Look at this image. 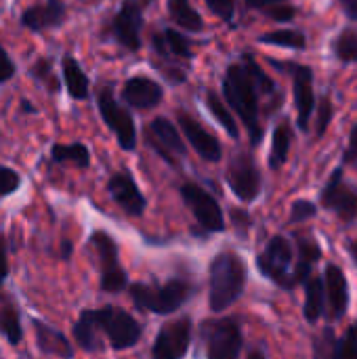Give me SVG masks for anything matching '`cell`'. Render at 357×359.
<instances>
[{
    "instance_id": "4316f807",
    "label": "cell",
    "mask_w": 357,
    "mask_h": 359,
    "mask_svg": "<svg viewBox=\"0 0 357 359\" xmlns=\"http://www.w3.org/2000/svg\"><path fill=\"white\" fill-rule=\"evenodd\" d=\"M292 126L288 120H282L276 128H274V135H271V149H269V168L271 170H280L286 162H288V156H290V147H292Z\"/></svg>"
},
{
    "instance_id": "484cf974",
    "label": "cell",
    "mask_w": 357,
    "mask_h": 359,
    "mask_svg": "<svg viewBox=\"0 0 357 359\" xmlns=\"http://www.w3.org/2000/svg\"><path fill=\"white\" fill-rule=\"evenodd\" d=\"M61 76H63V86L67 95L74 101H86L90 97V80L76 57L65 55L61 59Z\"/></svg>"
},
{
    "instance_id": "bcb514c9",
    "label": "cell",
    "mask_w": 357,
    "mask_h": 359,
    "mask_svg": "<svg viewBox=\"0 0 357 359\" xmlns=\"http://www.w3.org/2000/svg\"><path fill=\"white\" fill-rule=\"evenodd\" d=\"M231 215H234V223H236V227L240 225V229H242V231H246V229H248V225H250L248 215H246L244 210H234Z\"/></svg>"
},
{
    "instance_id": "7bdbcfd3",
    "label": "cell",
    "mask_w": 357,
    "mask_h": 359,
    "mask_svg": "<svg viewBox=\"0 0 357 359\" xmlns=\"http://www.w3.org/2000/svg\"><path fill=\"white\" fill-rule=\"evenodd\" d=\"M8 278V248H6V238L0 233V286Z\"/></svg>"
},
{
    "instance_id": "6da1fadb",
    "label": "cell",
    "mask_w": 357,
    "mask_h": 359,
    "mask_svg": "<svg viewBox=\"0 0 357 359\" xmlns=\"http://www.w3.org/2000/svg\"><path fill=\"white\" fill-rule=\"evenodd\" d=\"M282 99L276 82L265 74V69L257 63L252 53H244L238 63H231L223 78V97L229 107L238 114L242 124L246 126L252 145L263 141V124L259 101L261 97Z\"/></svg>"
},
{
    "instance_id": "9c48e42d",
    "label": "cell",
    "mask_w": 357,
    "mask_h": 359,
    "mask_svg": "<svg viewBox=\"0 0 357 359\" xmlns=\"http://www.w3.org/2000/svg\"><path fill=\"white\" fill-rule=\"evenodd\" d=\"M181 200L185 202V206L191 210L200 236H213V233H221L225 231V217L221 210V204L217 202V198L213 194H208L202 185L187 181L179 187Z\"/></svg>"
},
{
    "instance_id": "7dc6e473",
    "label": "cell",
    "mask_w": 357,
    "mask_h": 359,
    "mask_svg": "<svg viewBox=\"0 0 357 359\" xmlns=\"http://www.w3.org/2000/svg\"><path fill=\"white\" fill-rule=\"evenodd\" d=\"M72 252H74V244L69 240H63L61 242V261H69Z\"/></svg>"
},
{
    "instance_id": "2e32d148",
    "label": "cell",
    "mask_w": 357,
    "mask_h": 359,
    "mask_svg": "<svg viewBox=\"0 0 357 359\" xmlns=\"http://www.w3.org/2000/svg\"><path fill=\"white\" fill-rule=\"evenodd\" d=\"M107 194L114 204L128 217H143L147 208V198L139 189L130 170H118L107 179Z\"/></svg>"
},
{
    "instance_id": "ee69618b",
    "label": "cell",
    "mask_w": 357,
    "mask_h": 359,
    "mask_svg": "<svg viewBox=\"0 0 357 359\" xmlns=\"http://www.w3.org/2000/svg\"><path fill=\"white\" fill-rule=\"evenodd\" d=\"M282 2H288V0H246V4L250 6V8H259V11H267V8H271V6H276V4H282Z\"/></svg>"
},
{
    "instance_id": "5bb4252c",
    "label": "cell",
    "mask_w": 357,
    "mask_h": 359,
    "mask_svg": "<svg viewBox=\"0 0 357 359\" xmlns=\"http://www.w3.org/2000/svg\"><path fill=\"white\" fill-rule=\"evenodd\" d=\"M145 141L166 164L175 168L181 166V160L185 158L183 133H179L177 126L166 116H158L147 124Z\"/></svg>"
},
{
    "instance_id": "7402d4cb",
    "label": "cell",
    "mask_w": 357,
    "mask_h": 359,
    "mask_svg": "<svg viewBox=\"0 0 357 359\" xmlns=\"http://www.w3.org/2000/svg\"><path fill=\"white\" fill-rule=\"evenodd\" d=\"M32 326H34L36 347L42 355L57 359H74L76 355L74 345L61 330H57L55 326H50L42 320H32Z\"/></svg>"
},
{
    "instance_id": "f1b7e54d",
    "label": "cell",
    "mask_w": 357,
    "mask_h": 359,
    "mask_svg": "<svg viewBox=\"0 0 357 359\" xmlns=\"http://www.w3.org/2000/svg\"><path fill=\"white\" fill-rule=\"evenodd\" d=\"M0 337L13 347L23 341L21 313H19L17 305L11 299L0 301Z\"/></svg>"
},
{
    "instance_id": "9a60e30c",
    "label": "cell",
    "mask_w": 357,
    "mask_h": 359,
    "mask_svg": "<svg viewBox=\"0 0 357 359\" xmlns=\"http://www.w3.org/2000/svg\"><path fill=\"white\" fill-rule=\"evenodd\" d=\"M143 32V6L139 0H124L109 23L112 38L126 50L137 53L141 48Z\"/></svg>"
},
{
    "instance_id": "836d02e7",
    "label": "cell",
    "mask_w": 357,
    "mask_h": 359,
    "mask_svg": "<svg viewBox=\"0 0 357 359\" xmlns=\"http://www.w3.org/2000/svg\"><path fill=\"white\" fill-rule=\"evenodd\" d=\"M261 44H274V46H284V48H297L305 50L307 48V36L299 29H271L259 36Z\"/></svg>"
},
{
    "instance_id": "d6a6232c",
    "label": "cell",
    "mask_w": 357,
    "mask_h": 359,
    "mask_svg": "<svg viewBox=\"0 0 357 359\" xmlns=\"http://www.w3.org/2000/svg\"><path fill=\"white\" fill-rule=\"evenodd\" d=\"M206 107L210 109L213 118L225 128V133H227L231 139H238V137H240L238 120L231 116V111L227 109L225 101H221V97H219L215 90H208V93H206Z\"/></svg>"
},
{
    "instance_id": "52a82bcc",
    "label": "cell",
    "mask_w": 357,
    "mask_h": 359,
    "mask_svg": "<svg viewBox=\"0 0 357 359\" xmlns=\"http://www.w3.org/2000/svg\"><path fill=\"white\" fill-rule=\"evenodd\" d=\"M200 337L206 347V359H238L244 349V332L236 316L206 320L200 326Z\"/></svg>"
},
{
    "instance_id": "ba28073f",
    "label": "cell",
    "mask_w": 357,
    "mask_h": 359,
    "mask_svg": "<svg viewBox=\"0 0 357 359\" xmlns=\"http://www.w3.org/2000/svg\"><path fill=\"white\" fill-rule=\"evenodd\" d=\"M97 109L105 126L116 135V141L120 149L135 151L137 147V126L130 116V111L116 99L114 86L103 84L97 90Z\"/></svg>"
},
{
    "instance_id": "f907efd6",
    "label": "cell",
    "mask_w": 357,
    "mask_h": 359,
    "mask_svg": "<svg viewBox=\"0 0 357 359\" xmlns=\"http://www.w3.org/2000/svg\"><path fill=\"white\" fill-rule=\"evenodd\" d=\"M246 359H267V355H265L261 349H250V353H248V358Z\"/></svg>"
},
{
    "instance_id": "d590c367",
    "label": "cell",
    "mask_w": 357,
    "mask_h": 359,
    "mask_svg": "<svg viewBox=\"0 0 357 359\" xmlns=\"http://www.w3.org/2000/svg\"><path fill=\"white\" fill-rule=\"evenodd\" d=\"M318 204L311 200H295L288 215V225H301L318 217Z\"/></svg>"
},
{
    "instance_id": "30bf717a",
    "label": "cell",
    "mask_w": 357,
    "mask_h": 359,
    "mask_svg": "<svg viewBox=\"0 0 357 359\" xmlns=\"http://www.w3.org/2000/svg\"><path fill=\"white\" fill-rule=\"evenodd\" d=\"M320 204L330 210L343 225H357V189L345 181L343 166H337L320 191Z\"/></svg>"
},
{
    "instance_id": "ac0fdd59",
    "label": "cell",
    "mask_w": 357,
    "mask_h": 359,
    "mask_svg": "<svg viewBox=\"0 0 357 359\" xmlns=\"http://www.w3.org/2000/svg\"><path fill=\"white\" fill-rule=\"evenodd\" d=\"M67 19V4L63 0H44L32 4L21 11L19 23L32 34H42L48 29H57Z\"/></svg>"
},
{
    "instance_id": "f35d334b",
    "label": "cell",
    "mask_w": 357,
    "mask_h": 359,
    "mask_svg": "<svg viewBox=\"0 0 357 359\" xmlns=\"http://www.w3.org/2000/svg\"><path fill=\"white\" fill-rule=\"evenodd\" d=\"M206 6L223 21L231 23L234 15H236V0H204Z\"/></svg>"
},
{
    "instance_id": "f546056e",
    "label": "cell",
    "mask_w": 357,
    "mask_h": 359,
    "mask_svg": "<svg viewBox=\"0 0 357 359\" xmlns=\"http://www.w3.org/2000/svg\"><path fill=\"white\" fill-rule=\"evenodd\" d=\"M166 8L170 19L185 32L198 34L204 29V19L200 17V13L194 8L189 0H166Z\"/></svg>"
},
{
    "instance_id": "ab89813d",
    "label": "cell",
    "mask_w": 357,
    "mask_h": 359,
    "mask_svg": "<svg viewBox=\"0 0 357 359\" xmlns=\"http://www.w3.org/2000/svg\"><path fill=\"white\" fill-rule=\"evenodd\" d=\"M265 15L274 21H280V23H288L297 17V8L290 4V2H282V4H276L271 8L265 11Z\"/></svg>"
},
{
    "instance_id": "7c38bea8",
    "label": "cell",
    "mask_w": 357,
    "mask_h": 359,
    "mask_svg": "<svg viewBox=\"0 0 357 359\" xmlns=\"http://www.w3.org/2000/svg\"><path fill=\"white\" fill-rule=\"evenodd\" d=\"M271 65L280 72H286L292 78V93H295V107H297V124L301 130L309 128V120L316 107V93H314V69L309 65L297 61H271Z\"/></svg>"
},
{
    "instance_id": "4dcf8cb0",
    "label": "cell",
    "mask_w": 357,
    "mask_h": 359,
    "mask_svg": "<svg viewBox=\"0 0 357 359\" xmlns=\"http://www.w3.org/2000/svg\"><path fill=\"white\" fill-rule=\"evenodd\" d=\"M50 162L88 168L90 166V149L84 143H55L50 147Z\"/></svg>"
},
{
    "instance_id": "d4e9b609",
    "label": "cell",
    "mask_w": 357,
    "mask_h": 359,
    "mask_svg": "<svg viewBox=\"0 0 357 359\" xmlns=\"http://www.w3.org/2000/svg\"><path fill=\"white\" fill-rule=\"evenodd\" d=\"M305 301H303V318L307 324L316 326L322 318H326V284L324 276L314 273L305 284Z\"/></svg>"
},
{
    "instance_id": "e0dca14e",
    "label": "cell",
    "mask_w": 357,
    "mask_h": 359,
    "mask_svg": "<svg viewBox=\"0 0 357 359\" xmlns=\"http://www.w3.org/2000/svg\"><path fill=\"white\" fill-rule=\"evenodd\" d=\"M322 276L326 284V318L330 322H341L347 316L349 305H351L347 276L337 263H328Z\"/></svg>"
},
{
    "instance_id": "74e56055",
    "label": "cell",
    "mask_w": 357,
    "mask_h": 359,
    "mask_svg": "<svg viewBox=\"0 0 357 359\" xmlns=\"http://www.w3.org/2000/svg\"><path fill=\"white\" fill-rule=\"evenodd\" d=\"M335 116V105L330 101V97H322L320 109H318V128H316V137H324V133L328 130L330 122Z\"/></svg>"
},
{
    "instance_id": "8d00e7d4",
    "label": "cell",
    "mask_w": 357,
    "mask_h": 359,
    "mask_svg": "<svg viewBox=\"0 0 357 359\" xmlns=\"http://www.w3.org/2000/svg\"><path fill=\"white\" fill-rule=\"evenodd\" d=\"M21 183H23V179H21V175L15 168L0 164V200L17 194Z\"/></svg>"
},
{
    "instance_id": "44dd1931",
    "label": "cell",
    "mask_w": 357,
    "mask_h": 359,
    "mask_svg": "<svg viewBox=\"0 0 357 359\" xmlns=\"http://www.w3.org/2000/svg\"><path fill=\"white\" fill-rule=\"evenodd\" d=\"M120 99L135 109H151L162 103L164 88L147 76H133L124 82Z\"/></svg>"
},
{
    "instance_id": "5b68a950",
    "label": "cell",
    "mask_w": 357,
    "mask_h": 359,
    "mask_svg": "<svg viewBox=\"0 0 357 359\" xmlns=\"http://www.w3.org/2000/svg\"><path fill=\"white\" fill-rule=\"evenodd\" d=\"M259 273L276 284L280 290H295V263H297V246L286 236H274L265 248L257 255Z\"/></svg>"
},
{
    "instance_id": "277c9868",
    "label": "cell",
    "mask_w": 357,
    "mask_h": 359,
    "mask_svg": "<svg viewBox=\"0 0 357 359\" xmlns=\"http://www.w3.org/2000/svg\"><path fill=\"white\" fill-rule=\"evenodd\" d=\"M88 311L99 334L107 339L114 351H128L143 339V324L126 309L116 305H103Z\"/></svg>"
},
{
    "instance_id": "1f68e13d",
    "label": "cell",
    "mask_w": 357,
    "mask_h": 359,
    "mask_svg": "<svg viewBox=\"0 0 357 359\" xmlns=\"http://www.w3.org/2000/svg\"><path fill=\"white\" fill-rule=\"evenodd\" d=\"M27 74H29V78H32L38 86L46 88L48 93H59V90H61V80L57 78V74H55V69H53V61H50L48 57H38V59L29 65Z\"/></svg>"
},
{
    "instance_id": "60d3db41",
    "label": "cell",
    "mask_w": 357,
    "mask_h": 359,
    "mask_svg": "<svg viewBox=\"0 0 357 359\" xmlns=\"http://www.w3.org/2000/svg\"><path fill=\"white\" fill-rule=\"evenodd\" d=\"M15 74H17V65H15L13 57L6 53V48L0 42V84L8 82Z\"/></svg>"
},
{
    "instance_id": "7a4b0ae2",
    "label": "cell",
    "mask_w": 357,
    "mask_h": 359,
    "mask_svg": "<svg viewBox=\"0 0 357 359\" xmlns=\"http://www.w3.org/2000/svg\"><path fill=\"white\" fill-rule=\"evenodd\" d=\"M248 282V267L234 250H221L208 265V307L221 316L231 309L244 294Z\"/></svg>"
},
{
    "instance_id": "e575fe53",
    "label": "cell",
    "mask_w": 357,
    "mask_h": 359,
    "mask_svg": "<svg viewBox=\"0 0 357 359\" xmlns=\"http://www.w3.org/2000/svg\"><path fill=\"white\" fill-rule=\"evenodd\" d=\"M332 53L343 63H357V32L351 27H345L335 40H332Z\"/></svg>"
},
{
    "instance_id": "ffe728a7",
    "label": "cell",
    "mask_w": 357,
    "mask_h": 359,
    "mask_svg": "<svg viewBox=\"0 0 357 359\" xmlns=\"http://www.w3.org/2000/svg\"><path fill=\"white\" fill-rule=\"evenodd\" d=\"M177 122H179V128H181L183 137L189 141V145L196 149V154L202 160H206V162H221L223 145H221V141L213 133H208L194 116H189L185 111L177 114Z\"/></svg>"
},
{
    "instance_id": "f6af8a7d",
    "label": "cell",
    "mask_w": 357,
    "mask_h": 359,
    "mask_svg": "<svg viewBox=\"0 0 357 359\" xmlns=\"http://www.w3.org/2000/svg\"><path fill=\"white\" fill-rule=\"evenodd\" d=\"M337 2L351 21H357V0H337Z\"/></svg>"
},
{
    "instance_id": "681fc988",
    "label": "cell",
    "mask_w": 357,
    "mask_h": 359,
    "mask_svg": "<svg viewBox=\"0 0 357 359\" xmlns=\"http://www.w3.org/2000/svg\"><path fill=\"white\" fill-rule=\"evenodd\" d=\"M347 250H349V257H351V261L356 263V267H357V238H356V240H351V242H349Z\"/></svg>"
},
{
    "instance_id": "b9f144b4",
    "label": "cell",
    "mask_w": 357,
    "mask_h": 359,
    "mask_svg": "<svg viewBox=\"0 0 357 359\" xmlns=\"http://www.w3.org/2000/svg\"><path fill=\"white\" fill-rule=\"evenodd\" d=\"M343 164H357V122L351 128V135H349V143L343 151Z\"/></svg>"
},
{
    "instance_id": "603a6c76",
    "label": "cell",
    "mask_w": 357,
    "mask_h": 359,
    "mask_svg": "<svg viewBox=\"0 0 357 359\" xmlns=\"http://www.w3.org/2000/svg\"><path fill=\"white\" fill-rule=\"evenodd\" d=\"M297 263H295V286H303L316 269V263L322 259V248L318 240L309 233H295Z\"/></svg>"
},
{
    "instance_id": "c3c4849f",
    "label": "cell",
    "mask_w": 357,
    "mask_h": 359,
    "mask_svg": "<svg viewBox=\"0 0 357 359\" xmlns=\"http://www.w3.org/2000/svg\"><path fill=\"white\" fill-rule=\"evenodd\" d=\"M19 109H21L23 114H38V109L32 105L29 99H21V101H19Z\"/></svg>"
},
{
    "instance_id": "d6986e66",
    "label": "cell",
    "mask_w": 357,
    "mask_h": 359,
    "mask_svg": "<svg viewBox=\"0 0 357 359\" xmlns=\"http://www.w3.org/2000/svg\"><path fill=\"white\" fill-rule=\"evenodd\" d=\"M314 358L357 359V322H353L341 337H337L332 326L324 328L314 339Z\"/></svg>"
},
{
    "instance_id": "cb8c5ba5",
    "label": "cell",
    "mask_w": 357,
    "mask_h": 359,
    "mask_svg": "<svg viewBox=\"0 0 357 359\" xmlns=\"http://www.w3.org/2000/svg\"><path fill=\"white\" fill-rule=\"evenodd\" d=\"M151 46H154V50H156L160 57H164L168 63H170V59H181V61L194 59L191 40H189L185 34L173 29V27H166V29H162V32H156V34L151 36Z\"/></svg>"
},
{
    "instance_id": "4fadbf2b",
    "label": "cell",
    "mask_w": 357,
    "mask_h": 359,
    "mask_svg": "<svg viewBox=\"0 0 357 359\" xmlns=\"http://www.w3.org/2000/svg\"><path fill=\"white\" fill-rule=\"evenodd\" d=\"M191 339L194 320L189 316L162 324L151 345V359H183L191 347Z\"/></svg>"
},
{
    "instance_id": "8992f818",
    "label": "cell",
    "mask_w": 357,
    "mask_h": 359,
    "mask_svg": "<svg viewBox=\"0 0 357 359\" xmlns=\"http://www.w3.org/2000/svg\"><path fill=\"white\" fill-rule=\"evenodd\" d=\"M90 248L97 255L99 263V288L105 294H120L128 290V273L120 263V250L118 242L103 229H97L88 238Z\"/></svg>"
},
{
    "instance_id": "8fae6325",
    "label": "cell",
    "mask_w": 357,
    "mask_h": 359,
    "mask_svg": "<svg viewBox=\"0 0 357 359\" xmlns=\"http://www.w3.org/2000/svg\"><path fill=\"white\" fill-rule=\"evenodd\" d=\"M231 194L242 202H255L263 191V175L250 151H238L225 172Z\"/></svg>"
},
{
    "instance_id": "83f0119b",
    "label": "cell",
    "mask_w": 357,
    "mask_h": 359,
    "mask_svg": "<svg viewBox=\"0 0 357 359\" xmlns=\"http://www.w3.org/2000/svg\"><path fill=\"white\" fill-rule=\"evenodd\" d=\"M72 334H74V341L80 349H84L86 353H95V351H101V334L90 318V311L88 309H82L74 328H72Z\"/></svg>"
},
{
    "instance_id": "3957f363",
    "label": "cell",
    "mask_w": 357,
    "mask_h": 359,
    "mask_svg": "<svg viewBox=\"0 0 357 359\" xmlns=\"http://www.w3.org/2000/svg\"><path fill=\"white\" fill-rule=\"evenodd\" d=\"M196 292V286L187 280L173 278L166 282H135L128 286V297L137 311L154 316H173Z\"/></svg>"
}]
</instances>
